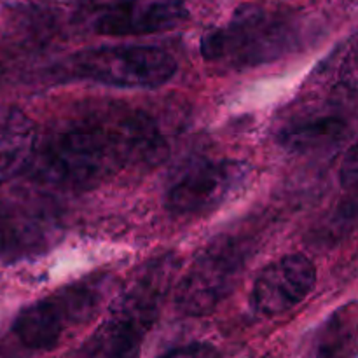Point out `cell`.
Instances as JSON below:
<instances>
[{"label": "cell", "mask_w": 358, "mask_h": 358, "mask_svg": "<svg viewBox=\"0 0 358 358\" xmlns=\"http://www.w3.org/2000/svg\"><path fill=\"white\" fill-rule=\"evenodd\" d=\"M248 175L241 161L215 159L192 164L166 192L164 206L175 217H196L229 199Z\"/></svg>", "instance_id": "obj_7"}, {"label": "cell", "mask_w": 358, "mask_h": 358, "mask_svg": "<svg viewBox=\"0 0 358 358\" xmlns=\"http://www.w3.org/2000/svg\"><path fill=\"white\" fill-rule=\"evenodd\" d=\"M159 358H219V353L212 345L206 343H191V345L178 346L170 350Z\"/></svg>", "instance_id": "obj_14"}, {"label": "cell", "mask_w": 358, "mask_h": 358, "mask_svg": "<svg viewBox=\"0 0 358 358\" xmlns=\"http://www.w3.org/2000/svg\"><path fill=\"white\" fill-rule=\"evenodd\" d=\"M243 266V252L234 240L220 238L199 254L175 292L178 310L191 317L210 313L233 290Z\"/></svg>", "instance_id": "obj_6"}, {"label": "cell", "mask_w": 358, "mask_h": 358, "mask_svg": "<svg viewBox=\"0 0 358 358\" xmlns=\"http://www.w3.org/2000/svg\"><path fill=\"white\" fill-rule=\"evenodd\" d=\"M166 143L147 115L96 117L66 124L37 147L31 166L45 184L86 191L128 164H156Z\"/></svg>", "instance_id": "obj_1"}, {"label": "cell", "mask_w": 358, "mask_h": 358, "mask_svg": "<svg viewBox=\"0 0 358 358\" xmlns=\"http://www.w3.org/2000/svg\"><path fill=\"white\" fill-rule=\"evenodd\" d=\"M62 226L48 203L27 198L0 206V261L20 262L51 250Z\"/></svg>", "instance_id": "obj_8"}, {"label": "cell", "mask_w": 358, "mask_h": 358, "mask_svg": "<svg viewBox=\"0 0 358 358\" xmlns=\"http://www.w3.org/2000/svg\"><path fill=\"white\" fill-rule=\"evenodd\" d=\"M343 182L345 185H350L353 187L357 182V154H355V147L348 150V163L343 164Z\"/></svg>", "instance_id": "obj_15"}, {"label": "cell", "mask_w": 358, "mask_h": 358, "mask_svg": "<svg viewBox=\"0 0 358 358\" xmlns=\"http://www.w3.org/2000/svg\"><path fill=\"white\" fill-rule=\"evenodd\" d=\"M37 147L35 122L20 108H0V182L27 171L34 164Z\"/></svg>", "instance_id": "obj_10"}, {"label": "cell", "mask_w": 358, "mask_h": 358, "mask_svg": "<svg viewBox=\"0 0 358 358\" xmlns=\"http://www.w3.org/2000/svg\"><path fill=\"white\" fill-rule=\"evenodd\" d=\"M69 325L55 297H45L20 311L13 331L27 348L51 350L58 345Z\"/></svg>", "instance_id": "obj_11"}, {"label": "cell", "mask_w": 358, "mask_h": 358, "mask_svg": "<svg viewBox=\"0 0 358 358\" xmlns=\"http://www.w3.org/2000/svg\"><path fill=\"white\" fill-rule=\"evenodd\" d=\"M355 355V306L336 311L317 331L306 358H353Z\"/></svg>", "instance_id": "obj_13"}, {"label": "cell", "mask_w": 358, "mask_h": 358, "mask_svg": "<svg viewBox=\"0 0 358 358\" xmlns=\"http://www.w3.org/2000/svg\"><path fill=\"white\" fill-rule=\"evenodd\" d=\"M306 37L303 14L271 2L241 3L226 23L206 31V62L233 69L266 65L296 51Z\"/></svg>", "instance_id": "obj_2"}, {"label": "cell", "mask_w": 358, "mask_h": 358, "mask_svg": "<svg viewBox=\"0 0 358 358\" xmlns=\"http://www.w3.org/2000/svg\"><path fill=\"white\" fill-rule=\"evenodd\" d=\"M317 283V269L303 254L269 262L255 278L250 306L262 317H278L303 303Z\"/></svg>", "instance_id": "obj_9"}, {"label": "cell", "mask_w": 358, "mask_h": 358, "mask_svg": "<svg viewBox=\"0 0 358 358\" xmlns=\"http://www.w3.org/2000/svg\"><path fill=\"white\" fill-rule=\"evenodd\" d=\"M69 70L79 79L122 90H152L177 72L170 52L154 45H101L84 49L69 59Z\"/></svg>", "instance_id": "obj_4"}, {"label": "cell", "mask_w": 358, "mask_h": 358, "mask_svg": "<svg viewBox=\"0 0 358 358\" xmlns=\"http://www.w3.org/2000/svg\"><path fill=\"white\" fill-rule=\"evenodd\" d=\"M173 262H152L122 296L86 345V358H136L143 339L159 317L163 297L173 276Z\"/></svg>", "instance_id": "obj_3"}, {"label": "cell", "mask_w": 358, "mask_h": 358, "mask_svg": "<svg viewBox=\"0 0 358 358\" xmlns=\"http://www.w3.org/2000/svg\"><path fill=\"white\" fill-rule=\"evenodd\" d=\"M84 24L103 37H136L173 30L185 23V0H87Z\"/></svg>", "instance_id": "obj_5"}, {"label": "cell", "mask_w": 358, "mask_h": 358, "mask_svg": "<svg viewBox=\"0 0 358 358\" xmlns=\"http://www.w3.org/2000/svg\"><path fill=\"white\" fill-rule=\"evenodd\" d=\"M348 124L336 115H318L308 121L294 122L280 133V142L292 152H311L341 142Z\"/></svg>", "instance_id": "obj_12"}]
</instances>
